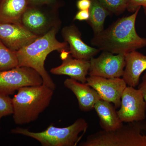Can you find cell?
Returning <instances> with one entry per match:
<instances>
[{
	"label": "cell",
	"mask_w": 146,
	"mask_h": 146,
	"mask_svg": "<svg viewBox=\"0 0 146 146\" xmlns=\"http://www.w3.org/2000/svg\"><path fill=\"white\" fill-rule=\"evenodd\" d=\"M86 83L96 91L102 100L112 103L116 108L120 107L122 94L127 86L123 78L89 76Z\"/></svg>",
	"instance_id": "10"
},
{
	"label": "cell",
	"mask_w": 146,
	"mask_h": 146,
	"mask_svg": "<svg viewBox=\"0 0 146 146\" xmlns=\"http://www.w3.org/2000/svg\"><path fill=\"white\" fill-rule=\"evenodd\" d=\"M89 76L113 78L122 77L125 65V55L103 51L90 60Z\"/></svg>",
	"instance_id": "9"
},
{
	"label": "cell",
	"mask_w": 146,
	"mask_h": 146,
	"mask_svg": "<svg viewBox=\"0 0 146 146\" xmlns=\"http://www.w3.org/2000/svg\"><path fill=\"white\" fill-rule=\"evenodd\" d=\"M91 0H78L76 6L79 10H89L91 6Z\"/></svg>",
	"instance_id": "25"
},
{
	"label": "cell",
	"mask_w": 146,
	"mask_h": 146,
	"mask_svg": "<svg viewBox=\"0 0 146 146\" xmlns=\"http://www.w3.org/2000/svg\"><path fill=\"white\" fill-rule=\"evenodd\" d=\"M61 35L64 42L69 45V52L74 58L90 60L100 52L99 49L90 46L82 41L81 32L75 25L63 27Z\"/></svg>",
	"instance_id": "12"
},
{
	"label": "cell",
	"mask_w": 146,
	"mask_h": 146,
	"mask_svg": "<svg viewBox=\"0 0 146 146\" xmlns=\"http://www.w3.org/2000/svg\"><path fill=\"white\" fill-rule=\"evenodd\" d=\"M41 7L29 5L21 20V24L38 36L46 34L54 27L60 26L61 25L56 9L48 10Z\"/></svg>",
	"instance_id": "7"
},
{
	"label": "cell",
	"mask_w": 146,
	"mask_h": 146,
	"mask_svg": "<svg viewBox=\"0 0 146 146\" xmlns=\"http://www.w3.org/2000/svg\"><path fill=\"white\" fill-rule=\"evenodd\" d=\"M111 14L119 16L128 10L130 0H98Z\"/></svg>",
	"instance_id": "20"
},
{
	"label": "cell",
	"mask_w": 146,
	"mask_h": 146,
	"mask_svg": "<svg viewBox=\"0 0 146 146\" xmlns=\"http://www.w3.org/2000/svg\"><path fill=\"white\" fill-rule=\"evenodd\" d=\"M54 90L42 84L24 86L12 98L13 119L16 124L34 121L49 105Z\"/></svg>",
	"instance_id": "3"
},
{
	"label": "cell",
	"mask_w": 146,
	"mask_h": 146,
	"mask_svg": "<svg viewBox=\"0 0 146 146\" xmlns=\"http://www.w3.org/2000/svg\"><path fill=\"white\" fill-rule=\"evenodd\" d=\"M125 65L122 78L127 86L136 87L140 77L146 70V56L136 50L125 55Z\"/></svg>",
	"instance_id": "15"
},
{
	"label": "cell",
	"mask_w": 146,
	"mask_h": 146,
	"mask_svg": "<svg viewBox=\"0 0 146 146\" xmlns=\"http://www.w3.org/2000/svg\"><path fill=\"white\" fill-rule=\"evenodd\" d=\"M94 109L99 118L100 125L102 130L111 131L118 129L122 126L116 110V108L112 103L100 100L94 106Z\"/></svg>",
	"instance_id": "16"
},
{
	"label": "cell",
	"mask_w": 146,
	"mask_h": 146,
	"mask_svg": "<svg viewBox=\"0 0 146 146\" xmlns=\"http://www.w3.org/2000/svg\"><path fill=\"white\" fill-rule=\"evenodd\" d=\"M141 7L143 8L144 12L146 15V0H130L128 11L133 13L137 9Z\"/></svg>",
	"instance_id": "22"
},
{
	"label": "cell",
	"mask_w": 146,
	"mask_h": 146,
	"mask_svg": "<svg viewBox=\"0 0 146 146\" xmlns=\"http://www.w3.org/2000/svg\"><path fill=\"white\" fill-rule=\"evenodd\" d=\"M38 37L22 24L0 23V40L14 51L29 44Z\"/></svg>",
	"instance_id": "11"
},
{
	"label": "cell",
	"mask_w": 146,
	"mask_h": 146,
	"mask_svg": "<svg viewBox=\"0 0 146 146\" xmlns=\"http://www.w3.org/2000/svg\"><path fill=\"white\" fill-rule=\"evenodd\" d=\"M64 85L74 94L78 102L79 108L83 112L94 109L97 102L102 100L96 91L86 83L69 78L64 81Z\"/></svg>",
	"instance_id": "14"
},
{
	"label": "cell",
	"mask_w": 146,
	"mask_h": 146,
	"mask_svg": "<svg viewBox=\"0 0 146 146\" xmlns=\"http://www.w3.org/2000/svg\"><path fill=\"white\" fill-rule=\"evenodd\" d=\"M81 146H146V121L123 124L111 131H100L86 137Z\"/></svg>",
	"instance_id": "4"
},
{
	"label": "cell",
	"mask_w": 146,
	"mask_h": 146,
	"mask_svg": "<svg viewBox=\"0 0 146 146\" xmlns=\"http://www.w3.org/2000/svg\"><path fill=\"white\" fill-rule=\"evenodd\" d=\"M18 66L16 52L10 49L0 40V71L10 70Z\"/></svg>",
	"instance_id": "19"
},
{
	"label": "cell",
	"mask_w": 146,
	"mask_h": 146,
	"mask_svg": "<svg viewBox=\"0 0 146 146\" xmlns=\"http://www.w3.org/2000/svg\"><path fill=\"white\" fill-rule=\"evenodd\" d=\"M29 5H52L56 3V0H28Z\"/></svg>",
	"instance_id": "23"
},
{
	"label": "cell",
	"mask_w": 146,
	"mask_h": 146,
	"mask_svg": "<svg viewBox=\"0 0 146 146\" xmlns=\"http://www.w3.org/2000/svg\"><path fill=\"white\" fill-rule=\"evenodd\" d=\"M141 8L130 16L119 18L107 28L94 34L91 45L100 51L124 55L146 47V38L139 36L135 28Z\"/></svg>",
	"instance_id": "1"
},
{
	"label": "cell",
	"mask_w": 146,
	"mask_h": 146,
	"mask_svg": "<svg viewBox=\"0 0 146 146\" xmlns=\"http://www.w3.org/2000/svg\"><path fill=\"white\" fill-rule=\"evenodd\" d=\"M60 26L54 27L33 42L16 51L18 66L28 67L36 71L42 77L43 84L54 90L56 85L45 69L46 58L54 51L61 52L63 50H69L67 42L58 41L56 35Z\"/></svg>",
	"instance_id": "2"
},
{
	"label": "cell",
	"mask_w": 146,
	"mask_h": 146,
	"mask_svg": "<svg viewBox=\"0 0 146 146\" xmlns=\"http://www.w3.org/2000/svg\"><path fill=\"white\" fill-rule=\"evenodd\" d=\"M120 108L117 111L123 123H130L145 120L146 103L139 89L127 86L121 97Z\"/></svg>",
	"instance_id": "8"
},
{
	"label": "cell",
	"mask_w": 146,
	"mask_h": 146,
	"mask_svg": "<svg viewBox=\"0 0 146 146\" xmlns=\"http://www.w3.org/2000/svg\"><path fill=\"white\" fill-rule=\"evenodd\" d=\"M43 84L42 77L28 67L18 66L10 70L0 71V94L9 96L24 86Z\"/></svg>",
	"instance_id": "6"
},
{
	"label": "cell",
	"mask_w": 146,
	"mask_h": 146,
	"mask_svg": "<svg viewBox=\"0 0 146 146\" xmlns=\"http://www.w3.org/2000/svg\"><path fill=\"white\" fill-rule=\"evenodd\" d=\"M29 6L28 0H0V23L21 24Z\"/></svg>",
	"instance_id": "17"
},
{
	"label": "cell",
	"mask_w": 146,
	"mask_h": 146,
	"mask_svg": "<svg viewBox=\"0 0 146 146\" xmlns=\"http://www.w3.org/2000/svg\"><path fill=\"white\" fill-rule=\"evenodd\" d=\"M62 60V64L51 69L50 72L57 75H67L81 83H86L90 68V60L74 58L70 54Z\"/></svg>",
	"instance_id": "13"
},
{
	"label": "cell",
	"mask_w": 146,
	"mask_h": 146,
	"mask_svg": "<svg viewBox=\"0 0 146 146\" xmlns=\"http://www.w3.org/2000/svg\"><path fill=\"white\" fill-rule=\"evenodd\" d=\"M91 1L90 17L86 22L91 26L94 34H96L104 29L106 18L111 14L98 0Z\"/></svg>",
	"instance_id": "18"
},
{
	"label": "cell",
	"mask_w": 146,
	"mask_h": 146,
	"mask_svg": "<svg viewBox=\"0 0 146 146\" xmlns=\"http://www.w3.org/2000/svg\"><path fill=\"white\" fill-rule=\"evenodd\" d=\"M88 127L86 120L79 118L66 127H56L51 124L41 132H33L27 129L19 127L12 129L11 131L35 139L43 146H76Z\"/></svg>",
	"instance_id": "5"
},
{
	"label": "cell",
	"mask_w": 146,
	"mask_h": 146,
	"mask_svg": "<svg viewBox=\"0 0 146 146\" xmlns=\"http://www.w3.org/2000/svg\"><path fill=\"white\" fill-rule=\"evenodd\" d=\"M90 17L89 10H79L76 13L74 20L80 21H87Z\"/></svg>",
	"instance_id": "24"
},
{
	"label": "cell",
	"mask_w": 146,
	"mask_h": 146,
	"mask_svg": "<svg viewBox=\"0 0 146 146\" xmlns=\"http://www.w3.org/2000/svg\"><path fill=\"white\" fill-rule=\"evenodd\" d=\"M138 89L141 91L146 103V73L142 77V82L138 85Z\"/></svg>",
	"instance_id": "26"
},
{
	"label": "cell",
	"mask_w": 146,
	"mask_h": 146,
	"mask_svg": "<svg viewBox=\"0 0 146 146\" xmlns=\"http://www.w3.org/2000/svg\"><path fill=\"white\" fill-rule=\"evenodd\" d=\"M13 114L12 99L9 96L0 94V121L3 117Z\"/></svg>",
	"instance_id": "21"
}]
</instances>
